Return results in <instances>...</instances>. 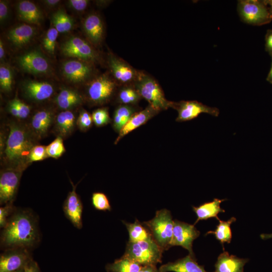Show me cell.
I'll return each mask as SVG.
<instances>
[{
  "label": "cell",
  "instance_id": "obj_42",
  "mask_svg": "<svg viewBox=\"0 0 272 272\" xmlns=\"http://www.w3.org/2000/svg\"><path fill=\"white\" fill-rule=\"evenodd\" d=\"M12 102L16 106L18 113L19 118H26L30 113V108L28 105L18 99L15 98L12 100Z\"/></svg>",
  "mask_w": 272,
  "mask_h": 272
},
{
  "label": "cell",
  "instance_id": "obj_6",
  "mask_svg": "<svg viewBox=\"0 0 272 272\" xmlns=\"http://www.w3.org/2000/svg\"><path fill=\"white\" fill-rule=\"evenodd\" d=\"M237 10L241 19L245 23L252 25L266 24L272 19V16L264 1H239Z\"/></svg>",
  "mask_w": 272,
  "mask_h": 272
},
{
  "label": "cell",
  "instance_id": "obj_24",
  "mask_svg": "<svg viewBox=\"0 0 272 272\" xmlns=\"http://www.w3.org/2000/svg\"><path fill=\"white\" fill-rule=\"evenodd\" d=\"M19 17L29 23L38 24L42 18V15L39 8L32 2L22 1L17 6Z\"/></svg>",
  "mask_w": 272,
  "mask_h": 272
},
{
  "label": "cell",
  "instance_id": "obj_9",
  "mask_svg": "<svg viewBox=\"0 0 272 272\" xmlns=\"http://www.w3.org/2000/svg\"><path fill=\"white\" fill-rule=\"evenodd\" d=\"M32 259L31 253L28 249H6L1 254L0 272H14L24 268Z\"/></svg>",
  "mask_w": 272,
  "mask_h": 272
},
{
  "label": "cell",
  "instance_id": "obj_46",
  "mask_svg": "<svg viewBox=\"0 0 272 272\" xmlns=\"http://www.w3.org/2000/svg\"><path fill=\"white\" fill-rule=\"evenodd\" d=\"M8 14V7L7 4L4 1H0V20L4 21L7 17Z\"/></svg>",
  "mask_w": 272,
  "mask_h": 272
},
{
  "label": "cell",
  "instance_id": "obj_34",
  "mask_svg": "<svg viewBox=\"0 0 272 272\" xmlns=\"http://www.w3.org/2000/svg\"><path fill=\"white\" fill-rule=\"evenodd\" d=\"M93 207L97 210L111 211V207L107 196L102 192H97L92 194L91 198Z\"/></svg>",
  "mask_w": 272,
  "mask_h": 272
},
{
  "label": "cell",
  "instance_id": "obj_1",
  "mask_svg": "<svg viewBox=\"0 0 272 272\" xmlns=\"http://www.w3.org/2000/svg\"><path fill=\"white\" fill-rule=\"evenodd\" d=\"M39 238L38 222L27 210L16 209L3 228L1 246L6 249L34 247Z\"/></svg>",
  "mask_w": 272,
  "mask_h": 272
},
{
  "label": "cell",
  "instance_id": "obj_7",
  "mask_svg": "<svg viewBox=\"0 0 272 272\" xmlns=\"http://www.w3.org/2000/svg\"><path fill=\"white\" fill-rule=\"evenodd\" d=\"M116 83L106 75L99 76L89 84L87 95L89 100L95 104L107 102L115 91Z\"/></svg>",
  "mask_w": 272,
  "mask_h": 272
},
{
  "label": "cell",
  "instance_id": "obj_21",
  "mask_svg": "<svg viewBox=\"0 0 272 272\" xmlns=\"http://www.w3.org/2000/svg\"><path fill=\"white\" fill-rule=\"evenodd\" d=\"M83 27L89 39L94 44L101 42L104 34V26L100 16L96 14L89 15L85 19Z\"/></svg>",
  "mask_w": 272,
  "mask_h": 272
},
{
  "label": "cell",
  "instance_id": "obj_33",
  "mask_svg": "<svg viewBox=\"0 0 272 272\" xmlns=\"http://www.w3.org/2000/svg\"><path fill=\"white\" fill-rule=\"evenodd\" d=\"M52 22L57 31L59 33L67 32L73 26V20L63 10H59L52 17Z\"/></svg>",
  "mask_w": 272,
  "mask_h": 272
},
{
  "label": "cell",
  "instance_id": "obj_53",
  "mask_svg": "<svg viewBox=\"0 0 272 272\" xmlns=\"http://www.w3.org/2000/svg\"><path fill=\"white\" fill-rule=\"evenodd\" d=\"M271 59H272V57H271ZM266 80L268 82H269L270 83L272 84V61H271V63L270 69L269 70V72L266 78Z\"/></svg>",
  "mask_w": 272,
  "mask_h": 272
},
{
  "label": "cell",
  "instance_id": "obj_5",
  "mask_svg": "<svg viewBox=\"0 0 272 272\" xmlns=\"http://www.w3.org/2000/svg\"><path fill=\"white\" fill-rule=\"evenodd\" d=\"M142 223L149 230L154 241L164 251L171 247L174 220L170 211L166 209L158 210L153 219Z\"/></svg>",
  "mask_w": 272,
  "mask_h": 272
},
{
  "label": "cell",
  "instance_id": "obj_41",
  "mask_svg": "<svg viewBox=\"0 0 272 272\" xmlns=\"http://www.w3.org/2000/svg\"><path fill=\"white\" fill-rule=\"evenodd\" d=\"M93 122L92 115L87 111L82 110L80 112L77 120V124L82 130L86 131L89 129L92 126Z\"/></svg>",
  "mask_w": 272,
  "mask_h": 272
},
{
  "label": "cell",
  "instance_id": "obj_8",
  "mask_svg": "<svg viewBox=\"0 0 272 272\" xmlns=\"http://www.w3.org/2000/svg\"><path fill=\"white\" fill-rule=\"evenodd\" d=\"M199 235L200 232L194 224L174 220L171 247L174 246H181L188 251L189 254L195 256L192 249L193 242Z\"/></svg>",
  "mask_w": 272,
  "mask_h": 272
},
{
  "label": "cell",
  "instance_id": "obj_15",
  "mask_svg": "<svg viewBox=\"0 0 272 272\" xmlns=\"http://www.w3.org/2000/svg\"><path fill=\"white\" fill-rule=\"evenodd\" d=\"M20 66L25 71L39 74L47 72L49 65L47 59L39 51L27 52L18 58Z\"/></svg>",
  "mask_w": 272,
  "mask_h": 272
},
{
  "label": "cell",
  "instance_id": "obj_19",
  "mask_svg": "<svg viewBox=\"0 0 272 272\" xmlns=\"http://www.w3.org/2000/svg\"><path fill=\"white\" fill-rule=\"evenodd\" d=\"M248 260L224 251L218 256L213 272H244V266Z\"/></svg>",
  "mask_w": 272,
  "mask_h": 272
},
{
  "label": "cell",
  "instance_id": "obj_28",
  "mask_svg": "<svg viewBox=\"0 0 272 272\" xmlns=\"http://www.w3.org/2000/svg\"><path fill=\"white\" fill-rule=\"evenodd\" d=\"M129 235V242H137L152 238L150 232L142 223L135 219L133 223L122 221Z\"/></svg>",
  "mask_w": 272,
  "mask_h": 272
},
{
  "label": "cell",
  "instance_id": "obj_30",
  "mask_svg": "<svg viewBox=\"0 0 272 272\" xmlns=\"http://www.w3.org/2000/svg\"><path fill=\"white\" fill-rule=\"evenodd\" d=\"M142 99L133 85H124L119 90L117 99L120 105L135 106Z\"/></svg>",
  "mask_w": 272,
  "mask_h": 272
},
{
  "label": "cell",
  "instance_id": "obj_49",
  "mask_svg": "<svg viewBox=\"0 0 272 272\" xmlns=\"http://www.w3.org/2000/svg\"><path fill=\"white\" fill-rule=\"evenodd\" d=\"M47 6L54 7L60 2L58 0H46L44 1Z\"/></svg>",
  "mask_w": 272,
  "mask_h": 272
},
{
  "label": "cell",
  "instance_id": "obj_4",
  "mask_svg": "<svg viewBox=\"0 0 272 272\" xmlns=\"http://www.w3.org/2000/svg\"><path fill=\"white\" fill-rule=\"evenodd\" d=\"M143 98L158 111L174 107V102L168 100L158 82L151 76L141 72L133 84Z\"/></svg>",
  "mask_w": 272,
  "mask_h": 272
},
{
  "label": "cell",
  "instance_id": "obj_54",
  "mask_svg": "<svg viewBox=\"0 0 272 272\" xmlns=\"http://www.w3.org/2000/svg\"><path fill=\"white\" fill-rule=\"evenodd\" d=\"M24 268H22V269L18 270L15 271H14V272H23V271H24Z\"/></svg>",
  "mask_w": 272,
  "mask_h": 272
},
{
  "label": "cell",
  "instance_id": "obj_13",
  "mask_svg": "<svg viewBox=\"0 0 272 272\" xmlns=\"http://www.w3.org/2000/svg\"><path fill=\"white\" fill-rule=\"evenodd\" d=\"M108 64L115 80L123 86L133 85L141 73L123 60L112 55L109 57Z\"/></svg>",
  "mask_w": 272,
  "mask_h": 272
},
{
  "label": "cell",
  "instance_id": "obj_43",
  "mask_svg": "<svg viewBox=\"0 0 272 272\" xmlns=\"http://www.w3.org/2000/svg\"><path fill=\"white\" fill-rule=\"evenodd\" d=\"M70 6L77 11H83L87 7L89 1L87 0H70L69 1Z\"/></svg>",
  "mask_w": 272,
  "mask_h": 272
},
{
  "label": "cell",
  "instance_id": "obj_14",
  "mask_svg": "<svg viewBox=\"0 0 272 272\" xmlns=\"http://www.w3.org/2000/svg\"><path fill=\"white\" fill-rule=\"evenodd\" d=\"M71 183L73 189L68 193L63 203L62 210L65 217L73 225L78 229H81L83 227V206L76 191L77 185H75L72 182Z\"/></svg>",
  "mask_w": 272,
  "mask_h": 272
},
{
  "label": "cell",
  "instance_id": "obj_23",
  "mask_svg": "<svg viewBox=\"0 0 272 272\" xmlns=\"http://www.w3.org/2000/svg\"><path fill=\"white\" fill-rule=\"evenodd\" d=\"M35 29L27 24H22L11 29L8 38L17 47H22L28 43L34 36Z\"/></svg>",
  "mask_w": 272,
  "mask_h": 272
},
{
  "label": "cell",
  "instance_id": "obj_20",
  "mask_svg": "<svg viewBox=\"0 0 272 272\" xmlns=\"http://www.w3.org/2000/svg\"><path fill=\"white\" fill-rule=\"evenodd\" d=\"M27 97L36 101H43L50 97L53 92V86L46 82L26 81L23 86Z\"/></svg>",
  "mask_w": 272,
  "mask_h": 272
},
{
  "label": "cell",
  "instance_id": "obj_10",
  "mask_svg": "<svg viewBox=\"0 0 272 272\" xmlns=\"http://www.w3.org/2000/svg\"><path fill=\"white\" fill-rule=\"evenodd\" d=\"M22 170L10 168L2 171L0 176V205L13 202L19 186Z\"/></svg>",
  "mask_w": 272,
  "mask_h": 272
},
{
  "label": "cell",
  "instance_id": "obj_44",
  "mask_svg": "<svg viewBox=\"0 0 272 272\" xmlns=\"http://www.w3.org/2000/svg\"><path fill=\"white\" fill-rule=\"evenodd\" d=\"M265 50L272 57V30H268L265 35Z\"/></svg>",
  "mask_w": 272,
  "mask_h": 272
},
{
  "label": "cell",
  "instance_id": "obj_22",
  "mask_svg": "<svg viewBox=\"0 0 272 272\" xmlns=\"http://www.w3.org/2000/svg\"><path fill=\"white\" fill-rule=\"evenodd\" d=\"M226 199H220L214 198L211 202H205L198 207H192V210L195 213L197 219L194 222L195 225L200 220H206L211 218H216L218 221V214L220 213H225V211L221 208V203L226 200Z\"/></svg>",
  "mask_w": 272,
  "mask_h": 272
},
{
  "label": "cell",
  "instance_id": "obj_29",
  "mask_svg": "<svg viewBox=\"0 0 272 272\" xmlns=\"http://www.w3.org/2000/svg\"><path fill=\"white\" fill-rule=\"evenodd\" d=\"M56 102L59 108L67 110L80 104L82 98L76 91L64 89L57 96Z\"/></svg>",
  "mask_w": 272,
  "mask_h": 272
},
{
  "label": "cell",
  "instance_id": "obj_11",
  "mask_svg": "<svg viewBox=\"0 0 272 272\" xmlns=\"http://www.w3.org/2000/svg\"><path fill=\"white\" fill-rule=\"evenodd\" d=\"M173 108L178 112L176 119L177 122H183L193 119L202 113L218 116L219 110L216 107H211L197 101H181L174 102Z\"/></svg>",
  "mask_w": 272,
  "mask_h": 272
},
{
  "label": "cell",
  "instance_id": "obj_32",
  "mask_svg": "<svg viewBox=\"0 0 272 272\" xmlns=\"http://www.w3.org/2000/svg\"><path fill=\"white\" fill-rule=\"evenodd\" d=\"M56 125L60 134L65 136L73 130L75 122L74 114L69 110L59 113L56 117Z\"/></svg>",
  "mask_w": 272,
  "mask_h": 272
},
{
  "label": "cell",
  "instance_id": "obj_36",
  "mask_svg": "<svg viewBox=\"0 0 272 272\" xmlns=\"http://www.w3.org/2000/svg\"><path fill=\"white\" fill-rule=\"evenodd\" d=\"M58 32L54 28H49L43 40V44L45 50L49 53L53 54Z\"/></svg>",
  "mask_w": 272,
  "mask_h": 272
},
{
  "label": "cell",
  "instance_id": "obj_17",
  "mask_svg": "<svg viewBox=\"0 0 272 272\" xmlns=\"http://www.w3.org/2000/svg\"><path fill=\"white\" fill-rule=\"evenodd\" d=\"M62 73L65 77L73 82H82L91 75V66L83 61L71 60L65 61L62 65Z\"/></svg>",
  "mask_w": 272,
  "mask_h": 272
},
{
  "label": "cell",
  "instance_id": "obj_37",
  "mask_svg": "<svg viewBox=\"0 0 272 272\" xmlns=\"http://www.w3.org/2000/svg\"><path fill=\"white\" fill-rule=\"evenodd\" d=\"M92 117L93 123L98 127L107 125L111 121L108 110L104 108L94 110L92 114Z\"/></svg>",
  "mask_w": 272,
  "mask_h": 272
},
{
  "label": "cell",
  "instance_id": "obj_38",
  "mask_svg": "<svg viewBox=\"0 0 272 272\" xmlns=\"http://www.w3.org/2000/svg\"><path fill=\"white\" fill-rule=\"evenodd\" d=\"M12 74L8 67L1 65L0 67V86L3 90L9 92L12 90Z\"/></svg>",
  "mask_w": 272,
  "mask_h": 272
},
{
  "label": "cell",
  "instance_id": "obj_31",
  "mask_svg": "<svg viewBox=\"0 0 272 272\" xmlns=\"http://www.w3.org/2000/svg\"><path fill=\"white\" fill-rule=\"evenodd\" d=\"M142 265L128 258L121 257L106 266L108 272H139Z\"/></svg>",
  "mask_w": 272,
  "mask_h": 272
},
{
  "label": "cell",
  "instance_id": "obj_18",
  "mask_svg": "<svg viewBox=\"0 0 272 272\" xmlns=\"http://www.w3.org/2000/svg\"><path fill=\"white\" fill-rule=\"evenodd\" d=\"M159 272H207L203 265L198 264L195 256L188 254L174 262H169L162 265Z\"/></svg>",
  "mask_w": 272,
  "mask_h": 272
},
{
  "label": "cell",
  "instance_id": "obj_40",
  "mask_svg": "<svg viewBox=\"0 0 272 272\" xmlns=\"http://www.w3.org/2000/svg\"><path fill=\"white\" fill-rule=\"evenodd\" d=\"M16 209L10 202L3 205L0 208V227L4 228L7 224L8 219Z\"/></svg>",
  "mask_w": 272,
  "mask_h": 272
},
{
  "label": "cell",
  "instance_id": "obj_16",
  "mask_svg": "<svg viewBox=\"0 0 272 272\" xmlns=\"http://www.w3.org/2000/svg\"><path fill=\"white\" fill-rule=\"evenodd\" d=\"M159 112V111L152 106L148 105L143 110L135 113L118 133V135L115 140L114 144H117L126 134L145 124Z\"/></svg>",
  "mask_w": 272,
  "mask_h": 272
},
{
  "label": "cell",
  "instance_id": "obj_52",
  "mask_svg": "<svg viewBox=\"0 0 272 272\" xmlns=\"http://www.w3.org/2000/svg\"><path fill=\"white\" fill-rule=\"evenodd\" d=\"M265 4L267 5L270 14L272 16V0L264 1Z\"/></svg>",
  "mask_w": 272,
  "mask_h": 272
},
{
  "label": "cell",
  "instance_id": "obj_26",
  "mask_svg": "<svg viewBox=\"0 0 272 272\" xmlns=\"http://www.w3.org/2000/svg\"><path fill=\"white\" fill-rule=\"evenodd\" d=\"M52 121V116L51 112L45 110H40L33 116L31 126L37 135H42L48 131Z\"/></svg>",
  "mask_w": 272,
  "mask_h": 272
},
{
  "label": "cell",
  "instance_id": "obj_51",
  "mask_svg": "<svg viewBox=\"0 0 272 272\" xmlns=\"http://www.w3.org/2000/svg\"><path fill=\"white\" fill-rule=\"evenodd\" d=\"M260 237L262 240H267L272 238V233L266 234L262 233L260 235Z\"/></svg>",
  "mask_w": 272,
  "mask_h": 272
},
{
  "label": "cell",
  "instance_id": "obj_50",
  "mask_svg": "<svg viewBox=\"0 0 272 272\" xmlns=\"http://www.w3.org/2000/svg\"><path fill=\"white\" fill-rule=\"evenodd\" d=\"M5 55V50L4 48V44L2 40L0 41V58L2 59Z\"/></svg>",
  "mask_w": 272,
  "mask_h": 272
},
{
  "label": "cell",
  "instance_id": "obj_39",
  "mask_svg": "<svg viewBox=\"0 0 272 272\" xmlns=\"http://www.w3.org/2000/svg\"><path fill=\"white\" fill-rule=\"evenodd\" d=\"M48 157L46 147L43 146H35L31 150L28 161L29 162H35L44 160Z\"/></svg>",
  "mask_w": 272,
  "mask_h": 272
},
{
  "label": "cell",
  "instance_id": "obj_12",
  "mask_svg": "<svg viewBox=\"0 0 272 272\" xmlns=\"http://www.w3.org/2000/svg\"><path fill=\"white\" fill-rule=\"evenodd\" d=\"M64 55L77 57L87 61H95L98 55L93 48L85 40L78 37H71L61 45Z\"/></svg>",
  "mask_w": 272,
  "mask_h": 272
},
{
  "label": "cell",
  "instance_id": "obj_45",
  "mask_svg": "<svg viewBox=\"0 0 272 272\" xmlns=\"http://www.w3.org/2000/svg\"><path fill=\"white\" fill-rule=\"evenodd\" d=\"M23 272H40V270L37 262L32 259L25 266Z\"/></svg>",
  "mask_w": 272,
  "mask_h": 272
},
{
  "label": "cell",
  "instance_id": "obj_3",
  "mask_svg": "<svg viewBox=\"0 0 272 272\" xmlns=\"http://www.w3.org/2000/svg\"><path fill=\"white\" fill-rule=\"evenodd\" d=\"M164 251L153 238H151L137 242L128 241L122 257L142 266L156 265L157 263L161 262Z\"/></svg>",
  "mask_w": 272,
  "mask_h": 272
},
{
  "label": "cell",
  "instance_id": "obj_47",
  "mask_svg": "<svg viewBox=\"0 0 272 272\" xmlns=\"http://www.w3.org/2000/svg\"><path fill=\"white\" fill-rule=\"evenodd\" d=\"M139 272H159L156 265H144L142 266Z\"/></svg>",
  "mask_w": 272,
  "mask_h": 272
},
{
  "label": "cell",
  "instance_id": "obj_48",
  "mask_svg": "<svg viewBox=\"0 0 272 272\" xmlns=\"http://www.w3.org/2000/svg\"><path fill=\"white\" fill-rule=\"evenodd\" d=\"M9 111L11 113V114L13 115L15 117H18L19 118V113L18 112V110L15 106V105L13 104V103L11 101L10 102L9 104Z\"/></svg>",
  "mask_w": 272,
  "mask_h": 272
},
{
  "label": "cell",
  "instance_id": "obj_27",
  "mask_svg": "<svg viewBox=\"0 0 272 272\" xmlns=\"http://www.w3.org/2000/svg\"><path fill=\"white\" fill-rule=\"evenodd\" d=\"M236 221V219L234 217H231L227 221L219 220V223L216 226L215 230L208 231L205 235H214L216 239L222 244L224 251V244L225 243H230L231 241L232 236L231 225Z\"/></svg>",
  "mask_w": 272,
  "mask_h": 272
},
{
  "label": "cell",
  "instance_id": "obj_35",
  "mask_svg": "<svg viewBox=\"0 0 272 272\" xmlns=\"http://www.w3.org/2000/svg\"><path fill=\"white\" fill-rule=\"evenodd\" d=\"M46 148L48 157L53 158L60 157L65 152L63 141L60 137L56 138Z\"/></svg>",
  "mask_w": 272,
  "mask_h": 272
},
{
  "label": "cell",
  "instance_id": "obj_25",
  "mask_svg": "<svg viewBox=\"0 0 272 272\" xmlns=\"http://www.w3.org/2000/svg\"><path fill=\"white\" fill-rule=\"evenodd\" d=\"M139 111L135 106L120 105L114 111L112 126L116 132H119L131 116Z\"/></svg>",
  "mask_w": 272,
  "mask_h": 272
},
{
  "label": "cell",
  "instance_id": "obj_2",
  "mask_svg": "<svg viewBox=\"0 0 272 272\" xmlns=\"http://www.w3.org/2000/svg\"><path fill=\"white\" fill-rule=\"evenodd\" d=\"M33 145L24 128L16 124H12L4 151L5 158L15 168L23 170L20 164L28 157Z\"/></svg>",
  "mask_w": 272,
  "mask_h": 272
}]
</instances>
